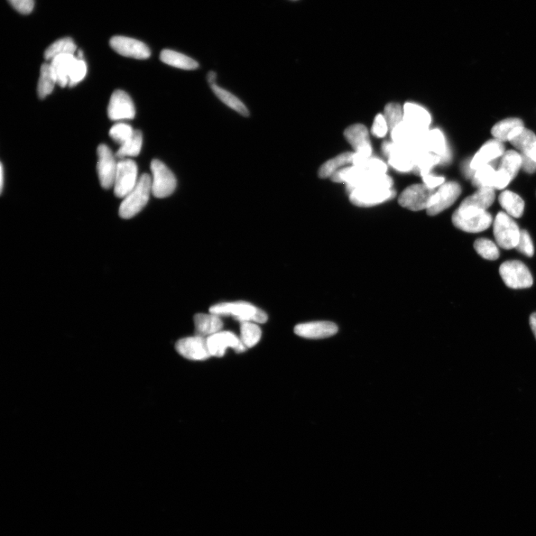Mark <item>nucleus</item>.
<instances>
[{
    "mask_svg": "<svg viewBox=\"0 0 536 536\" xmlns=\"http://www.w3.org/2000/svg\"><path fill=\"white\" fill-rule=\"evenodd\" d=\"M393 182L386 174L368 178L349 191V200L359 207H371L381 205L395 196Z\"/></svg>",
    "mask_w": 536,
    "mask_h": 536,
    "instance_id": "1",
    "label": "nucleus"
},
{
    "mask_svg": "<svg viewBox=\"0 0 536 536\" xmlns=\"http://www.w3.org/2000/svg\"><path fill=\"white\" fill-rule=\"evenodd\" d=\"M152 178L144 174L138 178L134 189L124 198L119 207V216L130 219L141 212L147 205L152 193Z\"/></svg>",
    "mask_w": 536,
    "mask_h": 536,
    "instance_id": "2",
    "label": "nucleus"
},
{
    "mask_svg": "<svg viewBox=\"0 0 536 536\" xmlns=\"http://www.w3.org/2000/svg\"><path fill=\"white\" fill-rule=\"evenodd\" d=\"M452 223L464 232L476 234L491 226L493 216L486 210L460 205L452 216Z\"/></svg>",
    "mask_w": 536,
    "mask_h": 536,
    "instance_id": "3",
    "label": "nucleus"
},
{
    "mask_svg": "<svg viewBox=\"0 0 536 536\" xmlns=\"http://www.w3.org/2000/svg\"><path fill=\"white\" fill-rule=\"evenodd\" d=\"M209 312L220 317H234L240 322L264 323L267 320V313L264 311L251 303L243 301L219 303L212 307Z\"/></svg>",
    "mask_w": 536,
    "mask_h": 536,
    "instance_id": "4",
    "label": "nucleus"
},
{
    "mask_svg": "<svg viewBox=\"0 0 536 536\" xmlns=\"http://www.w3.org/2000/svg\"><path fill=\"white\" fill-rule=\"evenodd\" d=\"M494 236L497 244L505 249L515 248L521 230L515 221L506 212H498L494 221Z\"/></svg>",
    "mask_w": 536,
    "mask_h": 536,
    "instance_id": "5",
    "label": "nucleus"
},
{
    "mask_svg": "<svg viewBox=\"0 0 536 536\" xmlns=\"http://www.w3.org/2000/svg\"><path fill=\"white\" fill-rule=\"evenodd\" d=\"M344 136L346 140L355 150L353 165H360L371 158L372 146L371 141H369V132L365 125L360 124L351 125L346 129Z\"/></svg>",
    "mask_w": 536,
    "mask_h": 536,
    "instance_id": "6",
    "label": "nucleus"
},
{
    "mask_svg": "<svg viewBox=\"0 0 536 536\" xmlns=\"http://www.w3.org/2000/svg\"><path fill=\"white\" fill-rule=\"evenodd\" d=\"M152 194L157 198L169 197L177 187V179L163 162L154 160L151 163Z\"/></svg>",
    "mask_w": 536,
    "mask_h": 536,
    "instance_id": "7",
    "label": "nucleus"
},
{
    "mask_svg": "<svg viewBox=\"0 0 536 536\" xmlns=\"http://www.w3.org/2000/svg\"><path fill=\"white\" fill-rule=\"evenodd\" d=\"M499 271L506 285L511 289H528L533 284L528 267L520 261L505 262L501 265Z\"/></svg>",
    "mask_w": 536,
    "mask_h": 536,
    "instance_id": "8",
    "label": "nucleus"
},
{
    "mask_svg": "<svg viewBox=\"0 0 536 536\" xmlns=\"http://www.w3.org/2000/svg\"><path fill=\"white\" fill-rule=\"evenodd\" d=\"M436 191L424 183L412 185L401 194L399 198L400 205L415 212L427 209Z\"/></svg>",
    "mask_w": 536,
    "mask_h": 536,
    "instance_id": "9",
    "label": "nucleus"
},
{
    "mask_svg": "<svg viewBox=\"0 0 536 536\" xmlns=\"http://www.w3.org/2000/svg\"><path fill=\"white\" fill-rule=\"evenodd\" d=\"M138 181V167L134 161L130 159L118 161L114 186L117 198H124L134 189Z\"/></svg>",
    "mask_w": 536,
    "mask_h": 536,
    "instance_id": "10",
    "label": "nucleus"
},
{
    "mask_svg": "<svg viewBox=\"0 0 536 536\" xmlns=\"http://www.w3.org/2000/svg\"><path fill=\"white\" fill-rule=\"evenodd\" d=\"M382 149L393 168L401 172L413 171L415 153L411 147L393 142L385 143Z\"/></svg>",
    "mask_w": 536,
    "mask_h": 536,
    "instance_id": "11",
    "label": "nucleus"
},
{
    "mask_svg": "<svg viewBox=\"0 0 536 536\" xmlns=\"http://www.w3.org/2000/svg\"><path fill=\"white\" fill-rule=\"evenodd\" d=\"M460 184L456 182L443 183L434 193L429 207L426 209L428 215L437 216L440 212L454 205L461 194Z\"/></svg>",
    "mask_w": 536,
    "mask_h": 536,
    "instance_id": "12",
    "label": "nucleus"
},
{
    "mask_svg": "<svg viewBox=\"0 0 536 536\" xmlns=\"http://www.w3.org/2000/svg\"><path fill=\"white\" fill-rule=\"evenodd\" d=\"M97 171L101 186L109 189L114 186L118 162L110 147L105 145L98 147Z\"/></svg>",
    "mask_w": 536,
    "mask_h": 536,
    "instance_id": "13",
    "label": "nucleus"
},
{
    "mask_svg": "<svg viewBox=\"0 0 536 536\" xmlns=\"http://www.w3.org/2000/svg\"><path fill=\"white\" fill-rule=\"evenodd\" d=\"M110 45L115 52L125 57L143 60L151 56L149 46L127 37L115 36L110 39Z\"/></svg>",
    "mask_w": 536,
    "mask_h": 536,
    "instance_id": "14",
    "label": "nucleus"
},
{
    "mask_svg": "<svg viewBox=\"0 0 536 536\" xmlns=\"http://www.w3.org/2000/svg\"><path fill=\"white\" fill-rule=\"evenodd\" d=\"M207 344L211 356L223 357L228 348H233L237 353H243L247 349L241 339L233 332L220 331L207 338Z\"/></svg>",
    "mask_w": 536,
    "mask_h": 536,
    "instance_id": "15",
    "label": "nucleus"
},
{
    "mask_svg": "<svg viewBox=\"0 0 536 536\" xmlns=\"http://www.w3.org/2000/svg\"><path fill=\"white\" fill-rule=\"evenodd\" d=\"M107 113L113 121L134 118L136 112L132 98L125 91L116 90L110 97Z\"/></svg>",
    "mask_w": 536,
    "mask_h": 536,
    "instance_id": "16",
    "label": "nucleus"
},
{
    "mask_svg": "<svg viewBox=\"0 0 536 536\" xmlns=\"http://www.w3.org/2000/svg\"><path fill=\"white\" fill-rule=\"evenodd\" d=\"M175 347L181 355L192 360H205L211 357L207 338L205 337L195 336L183 338Z\"/></svg>",
    "mask_w": 536,
    "mask_h": 536,
    "instance_id": "17",
    "label": "nucleus"
},
{
    "mask_svg": "<svg viewBox=\"0 0 536 536\" xmlns=\"http://www.w3.org/2000/svg\"><path fill=\"white\" fill-rule=\"evenodd\" d=\"M338 328L335 323L327 321L301 323L294 328L295 334L309 339H322L335 336Z\"/></svg>",
    "mask_w": 536,
    "mask_h": 536,
    "instance_id": "18",
    "label": "nucleus"
},
{
    "mask_svg": "<svg viewBox=\"0 0 536 536\" xmlns=\"http://www.w3.org/2000/svg\"><path fill=\"white\" fill-rule=\"evenodd\" d=\"M509 141L522 154L536 162V135L524 126L519 127L508 137Z\"/></svg>",
    "mask_w": 536,
    "mask_h": 536,
    "instance_id": "19",
    "label": "nucleus"
},
{
    "mask_svg": "<svg viewBox=\"0 0 536 536\" xmlns=\"http://www.w3.org/2000/svg\"><path fill=\"white\" fill-rule=\"evenodd\" d=\"M404 122L420 133L429 131L431 117L426 110L413 103H406L404 107Z\"/></svg>",
    "mask_w": 536,
    "mask_h": 536,
    "instance_id": "20",
    "label": "nucleus"
},
{
    "mask_svg": "<svg viewBox=\"0 0 536 536\" xmlns=\"http://www.w3.org/2000/svg\"><path fill=\"white\" fill-rule=\"evenodd\" d=\"M504 150V145L501 141L493 140L486 142L470 162V168L476 171L483 167L502 156L505 153Z\"/></svg>",
    "mask_w": 536,
    "mask_h": 536,
    "instance_id": "21",
    "label": "nucleus"
},
{
    "mask_svg": "<svg viewBox=\"0 0 536 536\" xmlns=\"http://www.w3.org/2000/svg\"><path fill=\"white\" fill-rule=\"evenodd\" d=\"M420 149L439 156L442 160H447V145L446 138L439 129H433L425 133L420 143Z\"/></svg>",
    "mask_w": 536,
    "mask_h": 536,
    "instance_id": "22",
    "label": "nucleus"
},
{
    "mask_svg": "<svg viewBox=\"0 0 536 536\" xmlns=\"http://www.w3.org/2000/svg\"><path fill=\"white\" fill-rule=\"evenodd\" d=\"M77 57L72 54H61L51 61L50 66L57 85L61 87L69 85L70 76Z\"/></svg>",
    "mask_w": 536,
    "mask_h": 536,
    "instance_id": "23",
    "label": "nucleus"
},
{
    "mask_svg": "<svg viewBox=\"0 0 536 536\" xmlns=\"http://www.w3.org/2000/svg\"><path fill=\"white\" fill-rule=\"evenodd\" d=\"M196 327V336L209 338L220 331L223 328V322L216 314L198 313L194 318Z\"/></svg>",
    "mask_w": 536,
    "mask_h": 536,
    "instance_id": "24",
    "label": "nucleus"
},
{
    "mask_svg": "<svg viewBox=\"0 0 536 536\" xmlns=\"http://www.w3.org/2000/svg\"><path fill=\"white\" fill-rule=\"evenodd\" d=\"M161 60L168 65L185 70H194L199 68L195 60L182 53L170 50H164L161 54Z\"/></svg>",
    "mask_w": 536,
    "mask_h": 536,
    "instance_id": "25",
    "label": "nucleus"
},
{
    "mask_svg": "<svg viewBox=\"0 0 536 536\" xmlns=\"http://www.w3.org/2000/svg\"><path fill=\"white\" fill-rule=\"evenodd\" d=\"M499 203L506 214L512 218H519L523 215L524 201L517 194L509 190L504 191L499 196Z\"/></svg>",
    "mask_w": 536,
    "mask_h": 536,
    "instance_id": "26",
    "label": "nucleus"
},
{
    "mask_svg": "<svg viewBox=\"0 0 536 536\" xmlns=\"http://www.w3.org/2000/svg\"><path fill=\"white\" fill-rule=\"evenodd\" d=\"M354 153L345 152L338 155L335 158L322 165L318 171V176L322 179L331 178L339 170L348 164H353Z\"/></svg>",
    "mask_w": 536,
    "mask_h": 536,
    "instance_id": "27",
    "label": "nucleus"
},
{
    "mask_svg": "<svg viewBox=\"0 0 536 536\" xmlns=\"http://www.w3.org/2000/svg\"><path fill=\"white\" fill-rule=\"evenodd\" d=\"M495 199V193L494 189L480 188L473 195L464 200L461 205L478 209L486 210L492 206Z\"/></svg>",
    "mask_w": 536,
    "mask_h": 536,
    "instance_id": "28",
    "label": "nucleus"
},
{
    "mask_svg": "<svg viewBox=\"0 0 536 536\" xmlns=\"http://www.w3.org/2000/svg\"><path fill=\"white\" fill-rule=\"evenodd\" d=\"M210 87L212 92L223 103L231 109L234 110L239 114L243 116H249V110L241 100L229 91L219 87L217 84Z\"/></svg>",
    "mask_w": 536,
    "mask_h": 536,
    "instance_id": "29",
    "label": "nucleus"
},
{
    "mask_svg": "<svg viewBox=\"0 0 536 536\" xmlns=\"http://www.w3.org/2000/svg\"><path fill=\"white\" fill-rule=\"evenodd\" d=\"M77 52V46L70 38H64L51 44L44 52V58L48 61H52L54 58L61 54L75 55Z\"/></svg>",
    "mask_w": 536,
    "mask_h": 536,
    "instance_id": "30",
    "label": "nucleus"
},
{
    "mask_svg": "<svg viewBox=\"0 0 536 536\" xmlns=\"http://www.w3.org/2000/svg\"><path fill=\"white\" fill-rule=\"evenodd\" d=\"M440 162V157L436 154L431 152L418 153L415 156L413 172L422 178L424 175L430 174L433 166Z\"/></svg>",
    "mask_w": 536,
    "mask_h": 536,
    "instance_id": "31",
    "label": "nucleus"
},
{
    "mask_svg": "<svg viewBox=\"0 0 536 536\" xmlns=\"http://www.w3.org/2000/svg\"><path fill=\"white\" fill-rule=\"evenodd\" d=\"M495 170L491 165H486L483 167L475 171L473 178V186L480 188H491L495 189L496 185Z\"/></svg>",
    "mask_w": 536,
    "mask_h": 536,
    "instance_id": "32",
    "label": "nucleus"
},
{
    "mask_svg": "<svg viewBox=\"0 0 536 536\" xmlns=\"http://www.w3.org/2000/svg\"><path fill=\"white\" fill-rule=\"evenodd\" d=\"M524 126V123L520 118H510L502 120L499 122L492 129V134L501 142L508 141V137L515 130V128Z\"/></svg>",
    "mask_w": 536,
    "mask_h": 536,
    "instance_id": "33",
    "label": "nucleus"
},
{
    "mask_svg": "<svg viewBox=\"0 0 536 536\" xmlns=\"http://www.w3.org/2000/svg\"><path fill=\"white\" fill-rule=\"evenodd\" d=\"M143 146V134L141 131H135L132 137L123 145L116 154V157L120 160L129 156H136L140 154Z\"/></svg>",
    "mask_w": 536,
    "mask_h": 536,
    "instance_id": "34",
    "label": "nucleus"
},
{
    "mask_svg": "<svg viewBox=\"0 0 536 536\" xmlns=\"http://www.w3.org/2000/svg\"><path fill=\"white\" fill-rule=\"evenodd\" d=\"M56 81L54 77L50 64L44 63L41 68V75L38 85V94L41 99L52 94Z\"/></svg>",
    "mask_w": 536,
    "mask_h": 536,
    "instance_id": "35",
    "label": "nucleus"
},
{
    "mask_svg": "<svg viewBox=\"0 0 536 536\" xmlns=\"http://www.w3.org/2000/svg\"><path fill=\"white\" fill-rule=\"evenodd\" d=\"M241 339L247 349L252 348L260 342L262 337V331L254 322H241Z\"/></svg>",
    "mask_w": 536,
    "mask_h": 536,
    "instance_id": "36",
    "label": "nucleus"
},
{
    "mask_svg": "<svg viewBox=\"0 0 536 536\" xmlns=\"http://www.w3.org/2000/svg\"><path fill=\"white\" fill-rule=\"evenodd\" d=\"M500 168L509 174L513 180L522 167V154L515 151H507L502 156Z\"/></svg>",
    "mask_w": 536,
    "mask_h": 536,
    "instance_id": "37",
    "label": "nucleus"
},
{
    "mask_svg": "<svg viewBox=\"0 0 536 536\" xmlns=\"http://www.w3.org/2000/svg\"><path fill=\"white\" fill-rule=\"evenodd\" d=\"M474 247L476 252L487 260H496L500 256L497 245L487 238H479L476 240Z\"/></svg>",
    "mask_w": 536,
    "mask_h": 536,
    "instance_id": "38",
    "label": "nucleus"
},
{
    "mask_svg": "<svg viewBox=\"0 0 536 536\" xmlns=\"http://www.w3.org/2000/svg\"><path fill=\"white\" fill-rule=\"evenodd\" d=\"M384 116L391 132L404 121V110L399 104H388L384 108Z\"/></svg>",
    "mask_w": 536,
    "mask_h": 536,
    "instance_id": "39",
    "label": "nucleus"
},
{
    "mask_svg": "<svg viewBox=\"0 0 536 536\" xmlns=\"http://www.w3.org/2000/svg\"><path fill=\"white\" fill-rule=\"evenodd\" d=\"M134 130L132 126L125 123H118L110 130V136L120 146L125 144L132 137Z\"/></svg>",
    "mask_w": 536,
    "mask_h": 536,
    "instance_id": "40",
    "label": "nucleus"
},
{
    "mask_svg": "<svg viewBox=\"0 0 536 536\" xmlns=\"http://www.w3.org/2000/svg\"><path fill=\"white\" fill-rule=\"evenodd\" d=\"M87 71V68L86 62L84 59H79L77 58L70 73L68 86L74 87L77 85L79 83L85 78Z\"/></svg>",
    "mask_w": 536,
    "mask_h": 536,
    "instance_id": "41",
    "label": "nucleus"
},
{
    "mask_svg": "<svg viewBox=\"0 0 536 536\" xmlns=\"http://www.w3.org/2000/svg\"><path fill=\"white\" fill-rule=\"evenodd\" d=\"M515 249L522 254L532 257L534 254V246L532 238L528 231L521 230L519 243H517Z\"/></svg>",
    "mask_w": 536,
    "mask_h": 536,
    "instance_id": "42",
    "label": "nucleus"
},
{
    "mask_svg": "<svg viewBox=\"0 0 536 536\" xmlns=\"http://www.w3.org/2000/svg\"><path fill=\"white\" fill-rule=\"evenodd\" d=\"M389 131V127H388L384 116L378 114L375 117L372 126L371 132L373 135L378 138H382L384 137Z\"/></svg>",
    "mask_w": 536,
    "mask_h": 536,
    "instance_id": "43",
    "label": "nucleus"
},
{
    "mask_svg": "<svg viewBox=\"0 0 536 536\" xmlns=\"http://www.w3.org/2000/svg\"><path fill=\"white\" fill-rule=\"evenodd\" d=\"M15 10L23 14H30L34 9V0H8Z\"/></svg>",
    "mask_w": 536,
    "mask_h": 536,
    "instance_id": "44",
    "label": "nucleus"
},
{
    "mask_svg": "<svg viewBox=\"0 0 536 536\" xmlns=\"http://www.w3.org/2000/svg\"><path fill=\"white\" fill-rule=\"evenodd\" d=\"M422 179L424 184L426 185V186L431 189H435L437 187H441L442 185L445 182L444 178L434 176V175L431 174L424 175V176L422 177Z\"/></svg>",
    "mask_w": 536,
    "mask_h": 536,
    "instance_id": "45",
    "label": "nucleus"
},
{
    "mask_svg": "<svg viewBox=\"0 0 536 536\" xmlns=\"http://www.w3.org/2000/svg\"><path fill=\"white\" fill-rule=\"evenodd\" d=\"M522 168L528 173L533 174L536 172V162L529 158V157L522 154Z\"/></svg>",
    "mask_w": 536,
    "mask_h": 536,
    "instance_id": "46",
    "label": "nucleus"
},
{
    "mask_svg": "<svg viewBox=\"0 0 536 536\" xmlns=\"http://www.w3.org/2000/svg\"><path fill=\"white\" fill-rule=\"evenodd\" d=\"M217 74L214 71H211L208 73L207 81L210 86L216 85Z\"/></svg>",
    "mask_w": 536,
    "mask_h": 536,
    "instance_id": "47",
    "label": "nucleus"
},
{
    "mask_svg": "<svg viewBox=\"0 0 536 536\" xmlns=\"http://www.w3.org/2000/svg\"><path fill=\"white\" fill-rule=\"evenodd\" d=\"M530 325L536 339V313L531 314L530 318Z\"/></svg>",
    "mask_w": 536,
    "mask_h": 536,
    "instance_id": "48",
    "label": "nucleus"
},
{
    "mask_svg": "<svg viewBox=\"0 0 536 536\" xmlns=\"http://www.w3.org/2000/svg\"><path fill=\"white\" fill-rule=\"evenodd\" d=\"M0 169H1V171H0V176H1L0 177V178H1L0 179V187H1V193H2L3 190V186H4V171H3V164H1V166H0Z\"/></svg>",
    "mask_w": 536,
    "mask_h": 536,
    "instance_id": "49",
    "label": "nucleus"
}]
</instances>
